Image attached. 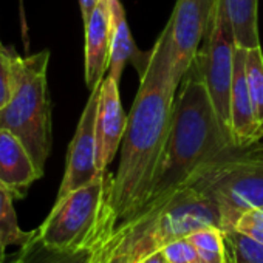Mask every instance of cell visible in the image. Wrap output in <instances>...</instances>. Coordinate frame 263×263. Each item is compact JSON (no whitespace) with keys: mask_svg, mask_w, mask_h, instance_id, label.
<instances>
[{"mask_svg":"<svg viewBox=\"0 0 263 263\" xmlns=\"http://www.w3.org/2000/svg\"><path fill=\"white\" fill-rule=\"evenodd\" d=\"M187 238L195 246L201 263H229L221 228L204 226L191 232Z\"/></svg>","mask_w":263,"mask_h":263,"instance_id":"cell-17","label":"cell"},{"mask_svg":"<svg viewBox=\"0 0 263 263\" xmlns=\"http://www.w3.org/2000/svg\"><path fill=\"white\" fill-rule=\"evenodd\" d=\"M235 48V34L226 7V0H215L212 17L206 36L198 50L197 59L200 62L203 78L212 105L215 108L220 127L232 146L234 143L231 132V87Z\"/></svg>","mask_w":263,"mask_h":263,"instance_id":"cell-7","label":"cell"},{"mask_svg":"<svg viewBox=\"0 0 263 263\" xmlns=\"http://www.w3.org/2000/svg\"><path fill=\"white\" fill-rule=\"evenodd\" d=\"M17 58L0 42V108H4L13 98L16 87Z\"/></svg>","mask_w":263,"mask_h":263,"instance_id":"cell-21","label":"cell"},{"mask_svg":"<svg viewBox=\"0 0 263 263\" xmlns=\"http://www.w3.org/2000/svg\"><path fill=\"white\" fill-rule=\"evenodd\" d=\"M232 151L235 147L220 127L200 62L195 58L180 82L171 132L144 206L161 203L192 184Z\"/></svg>","mask_w":263,"mask_h":263,"instance_id":"cell-2","label":"cell"},{"mask_svg":"<svg viewBox=\"0 0 263 263\" xmlns=\"http://www.w3.org/2000/svg\"><path fill=\"white\" fill-rule=\"evenodd\" d=\"M204 226L221 228L220 209L200 187L189 184L118 224L101 246L99 263H138Z\"/></svg>","mask_w":263,"mask_h":263,"instance_id":"cell-3","label":"cell"},{"mask_svg":"<svg viewBox=\"0 0 263 263\" xmlns=\"http://www.w3.org/2000/svg\"><path fill=\"white\" fill-rule=\"evenodd\" d=\"M138 263H167V261H166V257H164L163 251H157V252L151 254L149 257L143 258V260L138 261Z\"/></svg>","mask_w":263,"mask_h":263,"instance_id":"cell-24","label":"cell"},{"mask_svg":"<svg viewBox=\"0 0 263 263\" xmlns=\"http://www.w3.org/2000/svg\"><path fill=\"white\" fill-rule=\"evenodd\" d=\"M127 127V115L121 105L119 84L105 76L101 87V96L96 115V166L99 172H107L121 147Z\"/></svg>","mask_w":263,"mask_h":263,"instance_id":"cell-10","label":"cell"},{"mask_svg":"<svg viewBox=\"0 0 263 263\" xmlns=\"http://www.w3.org/2000/svg\"><path fill=\"white\" fill-rule=\"evenodd\" d=\"M235 44L245 50L261 48L258 34V0H226Z\"/></svg>","mask_w":263,"mask_h":263,"instance_id":"cell-16","label":"cell"},{"mask_svg":"<svg viewBox=\"0 0 263 263\" xmlns=\"http://www.w3.org/2000/svg\"><path fill=\"white\" fill-rule=\"evenodd\" d=\"M161 251L167 263H201L195 246L187 237L166 245Z\"/></svg>","mask_w":263,"mask_h":263,"instance_id":"cell-22","label":"cell"},{"mask_svg":"<svg viewBox=\"0 0 263 263\" xmlns=\"http://www.w3.org/2000/svg\"><path fill=\"white\" fill-rule=\"evenodd\" d=\"M111 37L110 0H99L85 24V84L93 90L104 81L108 68Z\"/></svg>","mask_w":263,"mask_h":263,"instance_id":"cell-12","label":"cell"},{"mask_svg":"<svg viewBox=\"0 0 263 263\" xmlns=\"http://www.w3.org/2000/svg\"><path fill=\"white\" fill-rule=\"evenodd\" d=\"M214 4L215 0H177L169 21L172 24V67L178 82L198 54Z\"/></svg>","mask_w":263,"mask_h":263,"instance_id":"cell-9","label":"cell"},{"mask_svg":"<svg viewBox=\"0 0 263 263\" xmlns=\"http://www.w3.org/2000/svg\"><path fill=\"white\" fill-rule=\"evenodd\" d=\"M99 249H101V248H99ZM99 249H98V252H96V255H95V258H93L91 263H99Z\"/></svg>","mask_w":263,"mask_h":263,"instance_id":"cell-27","label":"cell"},{"mask_svg":"<svg viewBox=\"0 0 263 263\" xmlns=\"http://www.w3.org/2000/svg\"><path fill=\"white\" fill-rule=\"evenodd\" d=\"M111 175L104 172L91 183L54 201L39 235L44 243L59 251H82L102 246L113 226L108 214Z\"/></svg>","mask_w":263,"mask_h":263,"instance_id":"cell-5","label":"cell"},{"mask_svg":"<svg viewBox=\"0 0 263 263\" xmlns=\"http://www.w3.org/2000/svg\"><path fill=\"white\" fill-rule=\"evenodd\" d=\"M140 88L127 115L118 171L111 175L108 214L113 229L147 203L169 137L180 82L172 67V24H166L144 65Z\"/></svg>","mask_w":263,"mask_h":263,"instance_id":"cell-1","label":"cell"},{"mask_svg":"<svg viewBox=\"0 0 263 263\" xmlns=\"http://www.w3.org/2000/svg\"><path fill=\"white\" fill-rule=\"evenodd\" d=\"M50 51L17 58L16 87L11 101L0 108V128L10 130L22 141L42 177L51 152L53 124L47 82Z\"/></svg>","mask_w":263,"mask_h":263,"instance_id":"cell-4","label":"cell"},{"mask_svg":"<svg viewBox=\"0 0 263 263\" xmlns=\"http://www.w3.org/2000/svg\"><path fill=\"white\" fill-rule=\"evenodd\" d=\"M229 263H263V243L238 229H223Z\"/></svg>","mask_w":263,"mask_h":263,"instance_id":"cell-19","label":"cell"},{"mask_svg":"<svg viewBox=\"0 0 263 263\" xmlns=\"http://www.w3.org/2000/svg\"><path fill=\"white\" fill-rule=\"evenodd\" d=\"M13 195L10 191L0 183V231H2L5 245H25V241L31 237L33 231L25 232L21 229L17 223V215L13 206Z\"/></svg>","mask_w":263,"mask_h":263,"instance_id":"cell-20","label":"cell"},{"mask_svg":"<svg viewBox=\"0 0 263 263\" xmlns=\"http://www.w3.org/2000/svg\"><path fill=\"white\" fill-rule=\"evenodd\" d=\"M192 184L217 203L221 229H234L245 211L263 206V144L229 152Z\"/></svg>","mask_w":263,"mask_h":263,"instance_id":"cell-6","label":"cell"},{"mask_svg":"<svg viewBox=\"0 0 263 263\" xmlns=\"http://www.w3.org/2000/svg\"><path fill=\"white\" fill-rule=\"evenodd\" d=\"M101 87L102 82H99L93 90H90L88 101L78 122L74 137L68 146L65 174L56 200L91 183L98 175L104 174L99 172L96 166V115Z\"/></svg>","mask_w":263,"mask_h":263,"instance_id":"cell-8","label":"cell"},{"mask_svg":"<svg viewBox=\"0 0 263 263\" xmlns=\"http://www.w3.org/2000/svg\"><path fill=\"white\" fill-rule=\"evenodd\" d=\"M41 175L22 141L10 130L0 128V183L14 198H24Z\"/></svg>","mask_w":263,"mask_h":263,"instance_id":"cell-13","label":"cell"},{"mask_svg":"<svg viewBox=\"0 0 263 263\" xmlns=\"http://www.w3.org/2000/svg\"><path fill=\"white\" fill-rule=\"evenodd\" d=\"M246 79L254 108L260 138H263V53L261 48H252L246 53Z\"/></svg>","mask_w":263,"mask_h":263,"instance_id":"cell-18","label":"cell"},{"mask_svg":"<svg viewBox=\"0 0 263 263\" xmlns=\"http://www.w3.org/2000/svg\"><path fill=\"white\" fill-rule=\"evenodd\" d=\"M98 4H99V0H79V7H81V14H82L84 25L88 22V19H90V16L95 11Z\"/></svg>","mask_w":263,"mask_h":263,"instance_id":"cell-23","label":"cell"},{"mask_svg":"<svg viewBox=\"0 0 263 263\" xmlns=\"http://www.w3.org/2000/svg\"><path fill=\"white\" fill-rule=\"evenodd\" d=\"M95 255H96V254H95Z\"/></svg>","mask_w":263,"mask_h":263,"instance_id":"cell-29","label":"cell"},{"mask_svg":"<svg viewBox=\"0 0 263 263\" xmlns=\"http://www.w3.org/2000/svg\"><path fill=\"white\" fill-rule=\"evenodd\" d=\"M246 53L248 50L237 47L234 56V74L231 87V132L235 149H246L261 140L246 79Z\"/></svg>","mask_w":263,"mask_h":263,"instance_id":"cell-11","label":"cell"},{"mask_svg":"<svg viewBox=\"0 0 263 263\" xmlns=\"http://www.w3.org/2000/svg\"><path fill=\"white\" fill-rule=\"evenodd\" d=\"M101 248V246H99ZM59 251L44 243L39 231H33L31 237L16 252V263H91L98 249Z\"/></svg>","mask_w":263,"mask_h":263,"instance_id":"cell-15","label":"cell"},{"mask_svg":"<svg viewBox=\"0 0 263 263\" xmlns=\"http://www.w3.org/2000/svg\"><path fill=\"white\" fill-rule=\"evenodd\" d=\"M111 14V37H110V56H108V74L118 84L121 81L125 65L138 54L134 37H132L125 11L119 0H110Z\"/></svg>","mask_w":263,"mask_h":263,"instance_id":"cell-14","label":"cell"},{"mask_svg":"<svg viewBox=\"0 0 263 263\" xmlns=\"http://www.w3.org/2000/svg\"><path fill=\"white\" fill-rule=\"evenodd\" d=\"M4 263H16V254H14L13 257H8Z\"/></svg>","mask_w":263,"mask_h":263,"instance_id":"cell-26","label":"cell"},{"mask_svg":"<svg viewBox=\"0 0 263 263\" xmlns=\"http://www.w3.org/2000/svg\"><path fill=\"white\" fill-rule=\"evenodd\" d=\"M5 240H4V235H2V231H0V263H4L8 257H7V252H5Z\"/></svg>","mask_w":263,"mask_h":263,"instance_id":"cell-25","label":"cell"},{"mask_svg":"<svg viewBox=\"0 0 263 263\" xmlns=\"http://www.w3.org/2000/svg\"><path fill=\"white\" fill-rule=\"evenodd\" d=\"M99 251H101V249H99Z\"/></svg>","mask_w":263,"mask_h":263,"instance_id":"cell-28","label":"cell"}]
</instances>
